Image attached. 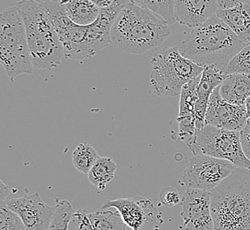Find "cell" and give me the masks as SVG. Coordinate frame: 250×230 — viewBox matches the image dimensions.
Instances as JSON below:
<instances>
[{
	"label": "cell",
	"mask_w": 250,
	"mask_h": 230,
	"mask_svg": "<svg viewBox=\"0 0 250 230\" xmlns=\"http://www.w3.org/2000/svg\"><path fill=\"white\" fill-rule=\"evenodd\" d=\"M45 12L58 34L67 59H83L94 57L111 42V29L116 17L106 8H101L100 15L92 24H76L67 17L60 0L43 3Z\"/></svg>",
	"instance_id": "cell-1"
},
{
	"label": "cell",
	"mask_w": 250,
	"mask_h": 230,
	"mask_svg": "<svg viewBox=\"0 0 250 230\" xmlns=\"http://www.w3.org/2000/svg\"><path fill=\"white\" fill-rule=\"evenodd\" d=\"M244 43L217 15L192 29L179 46L184 57L202 67L214 66L224 73Z\"/></svg>",
	"instance_id": "cell-2"
},
{
	"label": "cell",
	"mask_w": 250,
	"mask_h": 230,
	"mask_svg": "<svg viewBox=\"0 0 250 230\" xmlns=\"http://www.w3.org/2000/svg\"><path fill=\"white\" fill-rule=\"evenodd\" d=\"M170 34V24L167 20L130 2L112 26L111 39L126 53L143 54L160 46Z\"/></svg>",
	"instance_id": "cell-3"
},
{
	"label": "cell",
	"mask_w": 250,
	"mask_h": 230,
	"mask_svg": "<svg viewBox=\"0 0 250 230\" xmlns=\"http://www.w3.org/2000/svg\"><path fill=\"white\" fill-rule=\"evenodd\" d=\"M214 230H250V168H236L211 191Z\"/></svg>",
	"instance_id": "cell-4"
},
{
	"label": "cell",
	"mask_w": 250,
	"mask_h": 230,
	"mask_svg": "<svg viewBox=\"0 0 250 230\" xmlns=\"http://www.w3.org/2000/svg\"><path fill=\"white\" fill-rule=\"evenodd\" d=\"M15 6L24 21L34 68L58 67L64 57V48L43 4L36 0H21Z\"/></svg>",
	"instance_id": "cell-5"
},
{
	"label": "cell",
	"mask_w": 250,
	"mask_h": 230,
	"mask_svg": "<svg viewBox=\"0 0 250 230\" xmlns=\"http://www.w3.org/2000/svg\"><path fill=\"white\" fill-rule=\"evenodd\" d=\"M150 82L160 96L180 95L185 84L202 76L204 67L184 57L177 46H167L157 51L151 59Z\"/></svg>",
	"instance_id": "cell-6"
},
{
	"label": "cell",
	"mask_w": 250,
	"mask_h": 230,
	"mask_svg": "<svg viewBox=\"0 0 250 230\" xmlns=\"http://www.w3.org/2000/svg\"><path fill=\"white\" fill-rule=\"evenodd\" d=\"M0 60L12 82L20 75L33 73L24 21L16 6L0 15Z\"/></svg>",
	"instance_id": "cell-7"
},
{
	"label": "cell",
	"mask_w": 250,
	"mask_h": 230,
	"mask_svg": "<svg viewBox=\"0 0 250 230\" xmlns=\"http://www.w3.org/2000/svg\"><path fill=\"white\" fill-rule=\"evenodd\" d=\"M189 149L193 155H208L228 160L236 168H250V160L246 157L241 145V131L205 125Z\"/></svg>",
	"instance_id": "cell-8"
},
{
	"label": "cell",
	"mask_w": 250,
	"mask_h": 230,
	"mask_svg": "<svg viewBox=\"0 0 250 230\" xmlns=\"http://www.w3.org/2000/svg\"><path fill=\"white\" fill-rule=\"evenodd\" d=\"M236 167L226 159L199 154L190 158L182 181L188 188L211 192L234 171Z\"/></svg>",
	"instance_id": "cell-9"
},
{
	"label": "cell",
	"mask_w": 250,
	"mask_h": 230,
	"mask_svg": "<svg viewBox=\"0 0 250 230\" xmlns=\"http://www.w3.org/2000/svg\"><path fill=\"white\" fill-rule=\"evenodd\" d=\"M102 209L115 208L126 225L132 230H160L164 224L163 213L149 197H137L106 200Z\"/></svg>",
	"instance_id": "cell-10"
},
{
	"label": "cell",
	"mask_w": 250,
	"mask_h": 230,
	"mask_svg": "<svg viewBox=\"0 0 250 230\" xmlns=\"http://www.w3.org/2000/svg\"><path fill=\"white\" fill-rule=\"evenodd\" d=\"M185 230H214L211 192L188 188L181 200Z\"/></svg>",
	"instance_id": "cell-11"
},
{
	"label": "cell",
	"mask_w": 250,
	"mask_h": 230,
	"mask_svg": "<svg viewBox=\"0 0 250 230\" xmlns=\"http://www.w3.org/2000/svg\"><path fill=\"white\" fill-rule=\"evenodd\" d=\"M10 208L17 212L27 230H50L56 207L43 202L39 193L20 198L5 200Z\"/></svg>",
	"instance_id": "cell-12"
},
{
	"label": "cell",
	"mask_w": 250,
	"mask_h": 230,
	"mask_svg": "<svg viewBox=\"0 0 250 230\" xmlns=\"http://www.w3.org/2000/svg\"><path fill=\"white\" fill-rule=\"evenodd\" d=\"M248 120L245 106H237L225 100L219 86L213 91L208 101L205 125L224 130L241 131Z\"/></svg>",
	"instance_id": "cell-13"
},
{
	"label": "cell",
	"mask_w": 250,
	"mask_h": 230,
	"mask_svg": "<svg viewBox=\"0 0 250 230\" xmlns=\"http://www.w3.org/2000/svg\"><path fill=\"white\" fill-rule=\"evenodd\" d=\"M217 0H175L174 13L177 21L194 29L217 14Z\"/></svg>",
	"instance_id": "cell-14"
},
{
	"label": "cell",
	"mask_w": 250,
	"mask_h": 230,
	"mask_svg": "<svg viewBox=\"0 0 250 230\" xmlns=\"http://www.w3.org/2000/svg\"><path fill=\"white\" fill-rule=\"evenodd\" d=\"M225 77V74L214 66H208L204 67L203 69L201 81L198 86V99L194 111L197 134L205 127V117L207 113L208 105L212 93L217 87L221 85Z\"/></svg>",
	"instance_id": "cell-15"
},
{
	"label": "cell",
	"mask_w": 250,
	"mask_h": 230,
	"mask_svg": "<svg viewBox=\"0 0 250 230\" xmlns=\"http://www.w3.org/2000/svg\"><path fill=\"white\" fill-rule=\"evenodd\" d=\"M216 15L244 43L250 44V3L229 9H218Z\"/></svg>",
	"instance_id": "cell-16"
},
{
	"label": "cell",
	"mask_w": 250,
	"mask_h": 230,
	"mask_svg": "<svg viewBox=\"0 0 250 230\" xmlns=\"http://www.w3.org/2000/svg\"><path fill=\"white\" fill-rule=\"evenodd\" d=\"M220 95L225 100L237 105L245 106L250 96V75L231 74L225 77L219 86Z\"/></svg>",
	"instance_id": "cell-17"
},
{
	"label": "cell",
	"mask_w": 250,
	"mask_h": 230,
	"mask_svg": "<svg viewBox=\"0 0 250 230\" xmlns=\"http://www.w3.org/2000/svg\"><path fill=\"white\" fill-rule=\"evenodd\" d=\"M67 17L76 24L86 26L96 21L101 8L91 0H70L62 4Z\"/></svg>",
	"instance_id": "cell-18"
},
{
	"label": "cell",
	"mask_w": 250,
	"mask_h": 230,
	"mask_svg": "<svg viewBox=\"0 0 250 230\" xmlns=\"http://www.w3.org/2000/svg\"><path fill=\"white\" fill-rule=\"evenodd\" d=\"M116 161L107 157H100L88 172V180L99 191H104L106 185L115 178Z\"/></svg>",
	"instance_id": "cell-19"
},
{
	"label": "cell",
	"mask_w": 250,
	"mask_h": 230,
	"mask_svg": "<svg viewBox=\"0 0 250 230\" xmlns=\"http://www.w3.org/2000/svg\"><path fill=\"white\" fill-rule=\"evenodd\" d=\"M94 230H132L126 225L120 212L108 209H100L89 213Z\"/></svg>",
	"instance_id": "cell-20"
},
{
	"label": "cell",
	"mask_w": 250,
	"mask_h": 230,
	"mask_svg": "<svg viewBox=\"0 0 250 230\" xmlns=\"http://www.w3.org/2000/svg\"><path fill=\"white\" fill-rule=\"evenodd\" d=\"M99 158L100 156L92 145L83 143L73 153V165L79 172L88 173Z\"/></svg>",
	"instance_id": "cell-21"
},
{
	"label": "cell",
	"mask_w": 250,
	"mask_h": 230,
	"mask_svg": "<svg viewBox=\"0 0 250 230\" xmlns=\"http://www.w3.org/2000/svg\"><path fill=\"white\" fill-rule=\"evenodd\" d=\"M201 77L202 76L192 79L182 88L180 92L178 116L194 115L198 99V86L201 81Z\"/></svg>",
	"instance_id": "cell-22"
},
{
	"label": "cell",
	"mask_w": 250,
	"mask_h": 230,
	"mask_svg": "<svg viewBox=\"0 0 250 230\" xmlns=\"http://www.w3.org/2000/svg\"><path fill=\"white\" fill-rule=\"evenodd\" d=\"M130 2L154 12L170 25L177 21L174 13L175 0H130Z\"/></svg>",
	"instance_id": "cell-23"
},
{
	"label": "cell",
	"mask_w": 250,
	"mask_h": 230,
	"mask_svg": "<svg viewBox=\"0 0 250 230\" xmlns=\"http://www.w3.org/2000/svg\"><path fill=\"white\" fill-rule=\"evenodd\" d=\"M55 203L56 209L50 226V230H68L69 222L76 210H74L72 205L65 199L57 197Z\"/></svg>",
	"instance_id": "cell-24"
},
{
	"label": "cell",
	"mask_w": 250,
	"mask_h": 230,
	"mask_svg": "<svg viewBox=\"0 0 250 230\" xmlns=\"http://www.w3.org/2000/svg\"><path fill=\"white\" fill-rule=\"evenodd\" d=\"M224 74L226 77L231 74L250 75V44H247L231 58L227 64Z\"/></svg>",
	"instance_id": "cell-25"
},
{
	"label": "cell",
	"mask_w": 250,
	"mask_h": 230,
	"mask_svg": "<svg viewBox=\"0 0 250 230\" xmlns=\"http://www.w3.org/2000/svg\"><path fill=\"white\" fill-rule=\"evenodd\" d=\"M0 230H27L19 214L13 211L5 201L0 203Z\"/></svg>",
	"instance_id": "cell-26"
},
{
	"label": "cell",
	"mask_w": 250,
	"mask_h": 230,
	"mask_svg": "<svg viewBox=\"0 0 250 230\" xmlns=\"http://www.w3.org/2000/svg\"><path fill=\"white\" fill-rule=\"evenodd\" d=\"M178 135L179 138L184 141L188 148L192 146L196 139V123L194 115L178 116Z\"/></svg>",
	"instance_id": "cell-27"
},
{
	"label": "cell",
	"mask_w": 250,
	"mask_h": 230,
	"mask_svg": "<svg viewBox=\"0 0 250 230\" xmlns=\"http://www.w3.org/2000/svg\"><path fill=\"white\" fill-rule=\"evenodd\" d=\"M68 230H94L89 212L84 209L75 211L68 225Z\"/></svg>",
	"instance_id": "cell-28"
},
{
	"label": "cell",
	"mask_w": 250,
	"mask_h": 230,
	"mask_svg": "<svg viewBox=\"0 0 250 230\" xmlns=\"http://www.w3.org/2000/svg\"><path fill=\"white\" fill-rule=\"evenodd\" d=\"M182 197L176 188L165 187L160 192V201L161 204L167 207H173L181 203Z\"/></svg>",
	"instance_id": "cell-29"
},
{
	"label": "cell",
	"mask_w": 250,
	"mask_h": 230,
	"mask_svg": "<svg viewBox=\"0 0 250 230\" xmlns=\"http://www.w3.org/2000/svg\"><path fill=\"white\" fill-rule=\"evenodd\" d=\"M241 141L246 157L250 160V118L248 119L244 128L241 130Z\"/></svg>",
	"instance_id": "cell-30"
},
{
	"label": "cell",
	"mask_w": 250,
	"mask_h": 230,
	"mask_svg": "<svg viewBox=\"0 0 250 230\" xmlns=\"http://www.w3.org/2000/svg\"><path fill=\"white\" fill-rule=\"evenodd\" d=\"M218 9H229L241 4L250 3V0H217Z\"/></svg>",
	"instance_id": "cell-31"
},
{
	"label": "cell",
	"mask_w": 250,
	"mask_h": 230,
	"mask_svg": "<svg viewBox=\"0 0 250 230\" xmlns=\"http://www.w3.org/2000/svg\"><path fill=\"white\" fill-rule=\"evenodd\" d=\"M10 188L5 185L4 182L0 181V198L1 201H5L6 197L9 195Z\"/></svg>",
	"instance_id": "cell-32"
},
{
	"label": "cell",
	"mask_w": 250,
	"mask_h": 230,
	"mask_svg": "<svg viewBox=\"0 0 250 230\" xmlns=\"http://www.w3.org/2000/svg\"><path fill=\"white\" fill-rule=\"evenodd\" d=\"M94 5H96L100 8L107 7L113 3L114 0H91Z\"/></svg>",
	"instance_id": "cell-33"
},
{
	"label": "cell",
	"mask_w": 250,
	"mask_h": 230,
	"mask_svg": "<svg viewBox=\"0 0 250 230\" xmlns=\"http://www.w3.org/2000/svg\"><path fill=\"white\" fill-rule=\"evenodd\" d=\"M246 110H247V116H248V119L250 118V96L248 97V99L246 100Z\"/></svg>",
	"instance_id": "cell-34"
},
{
	"label": "cell",
	"mask_w": 250,
	"mask_h": 230,
	"mask_svg": "<svg viewBox=\"0 0 250 230\" xmlns=\"http://www.w3.org/2000/svg\"><path fill=\"white\" fill-rule=\"evenodd\" d=\"M36 1H38V2L41 3V4H43V3H46L49 0H36Z\"/></svg>",
	"instance_id": "cell-35"
},
{
	"label": "cell",
	"mask_w": 250,
	"mask_h": 230,
	"mask_svg": "<svg viewBox=\"0 0 250 230\" xmlns=\"http://www.w3.org/2000/svg\"><path fill=\"white\" fill-rule=\"evenodd\" d=\"M68 1H70V0H61L60 2H61L62 4H65V3H67V2H68Z\"/></svg>",
	"instance_id": "cell-36"
},
{
	"label": "cell",
	"mask_w": 250,
	"mask_h": 230,
	"mask_svg": "<svg viewBox=\"0 0 250 230\" xmlns=\"http://www.w3.org/2000/svg\"><path fill=\"white\" fill-rule=\"evenodd\" d=\"M60 1H61V0H60Z\"/></svg>",
	"instance_id": "cell-37"
}]
</instances>
